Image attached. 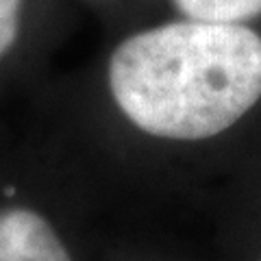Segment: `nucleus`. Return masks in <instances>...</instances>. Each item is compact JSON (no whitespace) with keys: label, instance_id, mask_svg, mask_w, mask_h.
<instances>
[{"label":"nucleus","instance_id":"obj_1","mask_svg":"<svg viewBox=\"0 0 261 261\" xmlns=\"http://www.w3.org/2000/svg\"><path fill=\"white\" fill-rule=\"evenodd\" d=\"M107 89L146 135L211 140L261 100V35L246 24L187 18L133 33L109 55Z\"/></svg>","mask_w":261,"mask_h":261},{"label":"nucleus","instance_id":"obj_2","mask_svg":"<svg viewBox=\"0 0 261 261\" xmlns=\"http://www.w3.org/2000/svg\"><path fill=\"white\" fill-rule=\"evenodd\" d=\"M0 261H76L50 211L0 185Z\"/></svg>","mask_w":261,"mask_h":261},{"label":"nucleus","instance_id":"obj_3","mask_svg":"<svg viewBox=\"0 0 261 261\" xmlns=\"http://www.w3.org/2000/svg\"><path fill=\"white\" fill-rule=\"evenodd\" d=\"M176 11L187 20L246 24L261 15V0H172Z\"/></svg>","mask_w":261,"mask_h":261},{"label":"nucleus","instance_id":"obj_4","mask_svg":"<svg viewBox=\"0 0 261 261\" xmlns=\"http://www.w3.org/2000/svg\"><path fill=\"white\" fill-rule=\"evenodd\" d=\"M27 24V0H0V65L18 53Z\"/></svg>","mask_w":261,"mask_h":261},{"label":"nucleus","instance_id":"obj_5","mask_svg":"<svg viewBox=\"0 0 261 261\" xmlns=\"http://www.w3.org/2000/svg\"><path fill=\"white\" fill-rule=\"evenodd\" d=\"M259 261H261V259H259Z\"/></svg>","mask_w":261,"mask_h":261}]
</instances>
